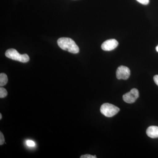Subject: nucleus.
I'll list each match as a JSON object with an SVG mask.
<instances>
[{
	"label": "nucleus",
	"mask_w": 158,
	"mask_h": 158,
	"mask_svg": "<svg viewBox=\"0 0 158 158\" xmlns=\"http://www.w3.org/2000/svg\"><path fill=\"white\" fill-rule=\"evenodd\" d=\"M153 79L154 81L155 82L156 85L158 86V75L155 76L154 77Z\"/></svg>",
	"instance_id": "obj_14"
},
{
	"label": "nucleus",
	"mask_w": 158,
	"mask_h": 158,
	"mask_svg": "<svg viewBox=\"0 0 158 158\" xmlns=\"http://www.w3.org/2000/svg\"><path fill=\"white\" fill-rule=\"evenodd\" d=\"M5 140L4 135H3L2 133V132H0V144L1 145H2L5 143Z\"/></svg>",
	"instance_id": "obj_11"
},
{
	"label": "nucleus",
	"mask_w": 158,
	"mask_h": 158,
	"mask_svg": "<svg viewBox=\"0 0 158 158\" xmlns=\"http://www.w3.org/2000/svg\"><path fill=\"white\" fill-rule=\"evenodd\" d=\"M96 156H94L90 155L89 154L85 155L82 156L81 158H96Z\"/></svg>",
	"instance_id": "obj_13"
},
{
	"label": "nucleus",
	"mask_w": 158,
	"mask_h": 158,
	"mask_svg": "<svg viewBox=\"0 0 158 158\" xmlns=\"http://www.w3.org/2000/svg\"><path fill=\"white\" fill-rule=\"evenodd\" d=\"M137 1L144 5H147L149 2V0H137Z\"/></svg>",
	"instance_id": "obj_12"
},
{
	"label": "nucleus",
	"mask_w": 158,
	"mask_h": 158,
	"mask_svg": "<svg viewBox=\"0 0 158 158\" xmlns=\"http://www.w3.org/2000/svg\"><path fill=\"white\" fill-rule=\"evenodd\" d=\"M8 94L7 90L5 88L1 87L0 88V98H3L6 97Z\"/></svg>",
	"instance_id": "obj_9"
},
{
	"label": "nucleus",
	"mask_w": 158,
	"mask_h": 158,
	"mask_svg": "<svg viewBox=\"0 0 158 158\" xmlns=\"http://www.w3.org/2000/svg\"><path fill=\"white\" fill-rule=\"evenodd\" d=\"M156 50L157 52H158V45L156 47Z\"/></svg>",
	"instance_id": "obj_15"
},
{
	"label": "nucleus",
	"mask_w": 158,
	"mask_h": 158,
	"mask_svg": "<svg viewBox=\"0 0 158 158\" xmlns=\"http://www.w3.org/2000/svg\"><path fill=\"white\" fill-rule=\"evenodd\" d=\"M8 81V77L6 74L4 73L0 74V85L1 86H3L6 85Z\"/></svg>",
	"instance_id": "obj_8"
},
{
	"label": "nucleus",
	"mask_w": 158,
	"mask_h": 158,
	"mask_svg": "<svg viewBox=\"0 0 158 158\" xmlns=\"http://www.w3.org/2000/svg\"><path fill=\"white\" fill-rule=\"evenodd\" d=\"M139 91L138 89L133 88L130 91L124 94L123 97V101L127 103L131 104L135 102L139 97Z\"/></svg>",
	"instance_id": "obj_4"
},
{
	"label": "nucleus",
	"mask_w": 158,
	"mask_h": 158,
	"mask_svg": "<svg viewBox=\"0 0 158 158\" xmlns=\"http://www.w3.org/2000/svg\"><path fill=\"white\" fill-rule=\"evenodd\" d=\"M119 111V109L117 106L108 103L102 105L100 108L101 113L107 117H113L116 115Z\"/></svg>",
	"instance_id": "obj_3"
},
{
	"label": "nucleus",
	"mask_w": 158,
	"mask_h": 158,
	"mask_svg": "<svg viewBox=\"0 0 158 158\" xmlns=\"http://www.w3.org/2000/svg\"><path fill=\"white\" fill-rule=\"evenodd\" d=\"M131 71L129 69L125 66L121 65L116 70V76L118 80H127L129 78Z\"/></svg>",
	"instance_id": "obj_5"
},
{
	"label": "nucleus",
	"mask_w": 158,
	"mask_h": 158,
	"mask_svg": "<svg viewBox=\"0 0 158 158\" xmlns=\"http://www.w3.org/2000/svg\"><path fill=\"white\" fill-rule=\"evenodd\" d=\"M118 42L116 40L112 39L108 40L102 44L101 48L103 50L110 51L113 50L118 46Z\"/></svg>",
	"instance_id": "obj_6"
},
{
	"label": "nucleus",
	"mask_w": 158,
	"mask_h": 158,
	"mask_svg": "<svg viewBox=\"0 0 158 158\" xmlns=\"http://www.w3.org/2000/svg\"><path fill=\"white\" fill-rule=\"evenodd\" d=\"M2 114L1 113H0V119H2Z\"/></svg>",
	"instance_id": "obj_16"
},
{
	"label": "nucleus",
	"mask_w": 158,
	"mask_h": 158,
	"mask_svg": "<svg viewBox=\"0 0 158 158\" xmlns=\"http://www.w3.org/2000/svg\"><path fill=\"white\" fill-rule=\"evenodd\" d=\"M26 143H27V145L29 147H34L35 145L34 141H31V140H27Z\"/></svg>",
	"instance_id": "obj_10"
},
{
	"label": "nucleus",
	"mask_w": 158,
	"mask_h": 158,
	"mask_svg": "<svg viewBox=\"0 0 158 158\" xmlns=\"http://www.w3.org/2000/svg\"><path fill=\"white\" fill-rule=\"evenodd\" d=\"M5 55L9 59L23 63L28 62L30 60V58L27 54L21 55L15 49L11 48L7 50Z\"/></svg>",
	"instance_id": "obj_2"
},
{
	"label": "nucleus",
	"mask_w": 158,
	"mask_h": 158,
	"mask_svg": "<svg viewBox=\"0 0 158 158\" xmlns=\"http://www.w3.org/2000/svg\"><path fill=\"white\" fill-rule=\"evenodd\" d=\"M146 134L150 138H158V127L155 126L149 127L146 131Z\"/></svg>",
	"instance_id": "obj_7"
},
{
	"label": "nucleus",
	"mask_w": 158,
	"mask_h": 158,
	"mask_svg": "<svg viewBox=\"0 0 158 158\" xmlns=\"http://www.w3.org/2000/svg\"><path fill=\"white\" fill-rule=\"evenodd\" d=\"M57 44L60 48L73 54L79 52L78 46L73 40L68 37H61L57 40Z\"/></svg>",
	"instance_id": "obj_1"
}]
</instances>
